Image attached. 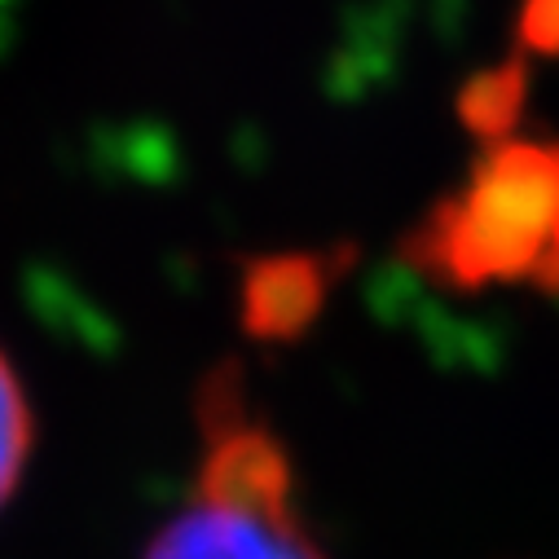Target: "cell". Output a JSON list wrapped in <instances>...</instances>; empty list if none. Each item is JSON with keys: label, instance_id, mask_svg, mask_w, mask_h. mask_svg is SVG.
Here are the masks:
<instances>
[{"label": "cell", "instance_id": "6da1fadb", "mask_svg": "<svg viewBox=\"0 0 559 559\" xmlns=\"http://www.w3.org/2000/svg\"><path fill=\"white\" fill-rule=\"evenodd\" d=\"M418 273L454 292H559V136H489L467 181L405 242Z\"/></svg>", "mask_w": 559, "mask_h": 559}, {"label": "cell", "instance_id": "7a4b0ae2", "mask_svg": "<svg viewBox=\"0 0 559 559\" xmlns=\"http://www.w3.org/2000/svg\"><path fill=\"white\" fill-rule=\"evenodd\" d=\"M142 559H326L296 520V507L234 502L194 489V498L151 537Z\"/></svg>", "mask_w": 559, "mask_h": 559}, {"label": "cell", "instance_id": "3957f363", "mask_svg": "<svg viewBox=\"0 0 559 559\" xmlns=\"http://www.w3.org/2000/svg\"><path fill=\"white\" fill-rule=\"evenodd\" d=\"M331 287V269L318 255H277L255 264L242 283V322L247 331L277 340L313 322Z\"/></svg>", "mask_w": 559, "mask_h": 559}, {"label": "cell", "instance_id": "277c9868", "mask_svg": "<svg viewBox=\"0 0 559 559\" xmlns=\"http://www.w3.org/2000/svg\"><path fill=\"white\" fill-rule=\"evenodd\" d=\"M27 459H32V401L14 361L0 348V511L23 485Z\"/></svg>", "mask_w": 559, "mask_h": 559}]
</instances>
